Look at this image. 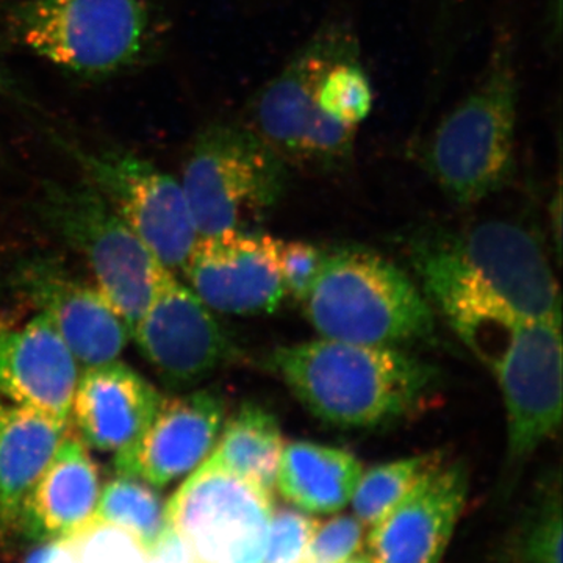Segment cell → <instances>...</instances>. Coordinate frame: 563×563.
I'll use <instances>...</instances> for the list:
<instances>
[{
  "label": "cell",
  "instance_id": "8992f818",
  "mask_svg": "<svg viewBox=\"0 0 563 563\" xmlns=\"http://www.w3.org/2000/svg\"><path fill=\"white\" fill-rule=\"evenodd\" d=\"M290 165L246 124H211L192 141L180 185L199 236L243 231L282 201Z\"/></svg>",
  "mask_w": 563,
  "mask_h": 563
},
{
  "label": "cell",
  "instance_id": "2e32d148",
  "mask_svg": "<svg viewBox=\"0 0 563 563\" xmlns=\"http://www.w3.org/2000/svg\"><path fill=\"white\" fill-rule=\"evenodd\" d=\"M224 422V401L213 391L163 398L150 426L114 454L121 476L163 488L188 476L213 451Z\"/></svg>",
  "mask_w": 563,
  "mask_h": 563
},
{
  "label": "cell",
  "instance_id": "5bb4252c",
  "mask_svg": "<svg viewBox=\"0 0 563 563\" xmlns=\"http://www.w3.org/2000/svg\"><path fill=\"white\" fill-rule=\"evenodd\" d=\"M14 287L49 318L85 369L120 358L131 328L99 288L73 276L60 262L35 257L18 266Z\"/></svg>",
  "mask_w": 563,
  "mask_h": 563
},
{
  "label": "cell",
  "instance_id": "d4e9b609",
  "mask_svg": "<svg viewBox=\"0 0 563 563\" xmlns=\"http://www.w3.org/2000/svg\"><path fill=\"white\" fill-rule=\"evenodd\" d=\"M317 101L322 117L342 128L358 131L369 117L374 91L372 80L363 68L358 41L340 52L322 70Z\"/></svg>",
  "mask_w": 563,
  "mask_h": 563
},
{
  "label": "cell",
  "instance_id": "4dcf8cb0",
  "mask_svg": "<svg viewBox=\"0 0 563 563\" xmlns=\"http://www.w3.org/2000/svg\"><path fill=\"white\" fill-rule=\"evenodd\" d=\"M551 27L555 31V36L561 33L562 24V0H550Z\"/></svg>",
  "mask_w": 563,
  "mask_h": 563
},
{
  "label": "cell",
  "instance_id": "ba28073f",
  "mask_svg": "<svg viewBox=\"0 0 563 563\" xmlns=\"http://www.w3.org/2000/svg\"><path fill=\"white\" fill-rule=\"evenodd\" d=\"M40 211L47 225L79 252L96 287L133 328L146 310L165 266L87 180L49 184Z\"/></svg>",
  "mask_w": 563,
  "mask_h": 563
},
{
  "label": "cell",
  "instance_id": "ac0fdd59",
  "mask_svg": "<svg viewBox=\"0 0 563 563\" xmlns=\"http://www.w3.org/2000/svg\"><path fill=\"white\" fill-rule=\"evenodd\" d=\"M99 470L85 443L65 439L22 504L20 526L41 543L80 542L102 531Z\"/></svg>",
  "mask_w": 563,
  "mask_h": 563
},
{
  "label": "cell",
  "instance_id": "7402d4cb",
  "mask_svg": "<svg viewBox=\"0 0 563 563\" xmlns=\"http://www.w3.org/2000/svg\"><path fill=\"white\" fill-rule=\"evenodd\" d=\"M284 435L276 415L244 402L224 426L210 455L232 473L274 495Z\"/></svg>",
  "mask_w": 563,
  "mask_h": 563
},
{
  "label": "cell",
  "instance_id": "30bf717a",
  "mask_svg": "<svg viewBox=\"0 0 563 563\" xmlns=\"http://www.w3.org/2000/svg\"><path fill=\"white\" fill-rule=\"evenodd\" d=\"M91 184L169 272L184 268L198 240L180 180L125 151L87 150L57 136Z\"/></svg>",
  "mask_w": 563,
  "mask_h": 563
},
{
  "label": "cell",
  "instance_id": "484cf974",
  "mask_svg": "<svg viewBox=\"0 0 563 563\" xmlns=\"http://www.w3.org/2000/svg\"><path fill=\"white\" fill-rule=\"evenodd\" d=\"M442 461V453L410 455L362 473L351 498L354 517L365 528H372L412 490L429 470Z\"/></svg>",
  "mask_w": 563,
  "mask_h": 563
},
{
  "label": "cell",
  "instance_id": "4316f807",
  "mask_svg": "<svg viewBox=\"0 0 563 563\" xmlns=\"http://www.w3.org/2000/svg\"><path fill=\"white\" fill-rule=\"evenodd\" d=\"M318 523L299 509H274L263 563H309V544Z\"/></svg>",
  "mask_w": 563,
  "mask_h": 563
},
{
  "label": "cell",
  "instance_id": "1f68e13d",
  "mask_svg": "<svg viewBox=\"0 0 563 563\" xmlns=\"http://www.w3.org/2000/svg\"><path fill=\"white\" fill-rule=\"evenodd\" d=\"M344 563H372V561H369L368 555H366V554H358V555H355L354 559H351V561H347V562H344Z\"/></svg>",
  "mask_w": 563,
  "mask_h": 563
},
{
  "label": "cell",
  "instance_id": "ffe728a7",
  "mask_svg": "<svg viewBox=\"0 0 563 563\" xmlns=\"http://www.w3.org/2000/svg\"><path fill=\"white\" fill-rule=\"evenodd\" d=\"M65 422L0 404V525L18 528L22 504L66 439Z\"/></svg>",
  "mask_w": 563,
  "mask_h": 563
},
{
  "label": "cell",
  "instance_id": "9c48e42d",
  "mask_svg": "<svg viewBox=\"0 0 563 563\" xmlns=\"http://www.w3.org/2000/svg\"><path fill=\"white\" fill-rule=\"evenodd\" d=\"M273 498L209 455L169 499L166 523L187 563H263Z\"/></svg>",
  "mask_w": 563,
  "mask_h": 563
},
{
  "label": "cell",
  "instance_id": "8fae6325",
  "mask_svg": "<svg viewBox=\"0 0 563 563\" xmlns=\"http://www.w3.org/2000/svg\"><path fill=\"white\" fill-rule=\"evenodd\" d=\"M562 354V318H550L515 325L490 363L506 409L510 472L561 429Z\"/></svg>",
  "mask_w": 563,
  "mask_h": 563
},
{
  "label": "cell",
  "instance_id": "7c38bea8",
  "mask_svg": "<svg viewBox=\"0 0 563 563\" xmlns=\"http://www.w3.org/2000/svg\"><path fill=\"white\" fill-rule=\"evenodd\" d=\"M213 310L173 272L163 268L131 339L166 384L190 387L225 365L235 347Z\"/></svg>",
  "mask_w": 563,
  "mask_h": 563
},
{
  "label": "cell",
  "instance_id": "5b68a950",
  "mask_svg": "<svg viewBox=\"0 0 563 563\" xmlns=\"http://www.w3.org/2000/svg\"><path fill=\"white\" fill-rule=\"evenodd\" d=\"M355 41L351 25H322L252 98L247 128L290 168L339 173L354 162L357 131L322 117L317 88L325 66Z\"/></svg>",
  "mask_w": 563,
  "mask_h": 563
},
{
  "label": "cell",
  "instance_id": "cb8c5ba5",
  "mask_svg": "<svg viewBox=\"0 0 563 563\" xmlns=\"http://www.w3.org/2000/svg\"><path fill=\"white\" fill-rule=\"evenodd\" d=\"M562 484L550 474L507 539L510 563H563Z\"/></svg>",
  "mask_w": 563,
  "mask_h": 563
},
{
  "label": "cell",
  "instance_id": "44dd1931",
  "mask_svg": "<svg viewBox=\"0 0 563 563\" xmlns=\"http://www.w3.org/2000/svg\"><path fill=\"white\" fill-rule=\"evenodd\" d=\"M362 473V462L347 451L291 442L282 450L276 487L302 512L336 514L350 504Z\"/></svg>",
  "mask_w": 563,
  "mask_h": 563
},
{
  "label": "cell",
  "instance_id": "277c9868",
  "mask_svg": "<svg viewBox=\"0 0 563 563\" xmlns=\"http://www.w3.org/2000/svg\"><path fill=\"white\" fill-rule=\"evenodd\" d=\"M303 303L322 339L391 346L431 339V303L395 263L363 247L328 250Z\"/></svg>",
  "mask_w": 563,
  "mask_h": 563
},
{
  "label": "cell",
  "instance_id": "d6986e66",
  "mask_svg": "<svg viewBox=\"0 0 563 563\" xmlns=\"http://www.w3.org/2000/svg\"><path fill=\"white\" fill-rule=\"evenodd\" d=\"M163 396L141 374L114 361L85 369L70 413L81 440L103 453H120L140 439Z\"/></svg>",
  "mask_w": 563,
  "mask_h": 563
},
{
  "label": "cell",
  "instance_id": "603a6c76",
  "mask_svg": "<svg viewBox=\"0 0 563 563\" xmlns=\"http://www.w3.org/2000/svg\"><path fill=\"white\" fill-rule=\"evenodd\" d=\"M98 521L102 529L125 533L150 561L165 553L174 542L161 495L135 477L118 474L117 479L106 485L99 498Z\"/></svg>",
  "mask_w": 563,
  "mask_h": 563
},
{
  "label": "cell",
  "instance_id": "e0dca14e",
  "mask_svg": "<svg viewBox=\"0 0 563 563\" xmlns=\"http://www.w3.org/2000/svg\"><path fill=\"white\" fill-rule=\"evenodd\" d=\"M79 363L49 318L36 314L22 328H0V393L68 424Z\"/></svg>",
  "mask_w": 563,
  "mask_h": 563
},
{
  "label": "cell",
  "instance_id": "4fadbf2b",
  "mask_svg": "<svg viewBox=\"0 0 563 563\" xmlns=\"http://www.w3.org/2000/svg\"><path fill=\"white\" fill-rule=\"evenodd\" d=\"M279 239L228 231L198 236L181 272L209 309L235 317L269 314L284 303Z\"/></svg>",
  "mask_w": 563,
  "mask_h": 563
},
{
  "label": "cell",
  "instance_id": "6da1fadb",
  "mask_svg": "<svg viewBox=\"0 0 563 563\" xmlns=\"http://www.w3.org/2000/svg\"><path fill=\"white\" fill-rule=\"evenodd\" d=\"M422 295L477 355L525 321L562 318L561 292L542 240L521 222L488 220L410 239Z\"/></svg>",
  "mask_w": 563,
  "mask_h": 563
},
{
  "label": "cell",
  "instance_id": "52a82bcc",
  "mask_svg": "<svg viewBox=\"0 0 563 563\" xmlns=\"http://www.w3.org/2000/svg\"><path fill=\"white\" fill-rule=\"evenodd\" d=\"M7 22L25 49L84 77L135 65L151 29L146 0H21Z\"/></svg>",
  "mask_w": 563,
  "mask_h": 563
},
{
  "label": "cell",
  "instance_id": "9a60e30c",
  "mask_svg": "<svg viewBox=\"0 0 563 563\" xmlns=\"http://www.w3.org/2000/svg\"><path fill=\"white\" fill-rule=\"evenodd\" d=\"M470 492L463 462H440L366 537L372 563H440Z\"/></svg>",
  "mask_w": 563,
  "mask_h": 563
},
{
  "label": "cell",
  "instance_id": "f546056e",
  "mask_svg": "<svg viewBox=\"0 0 563 563\" xmlns=\"http://www.w3.org/2000/svg\"><path fill=\"white\" fill-rule=\"evenodd\" d=\"M25 563H84L79 542H49L36 548Z\"/></svg>",
  "mask_w": 563,
  "mask_h": 563
},
{
  "label": "cell",
  "instance_id": "7a4b0ae2",
  "mask_svg": "<svg viewBox=\"0 0 563 563\" xmlns=\"http://www.w3.org/2000/svg\"><path fill=\"white\" fill-rule=\"evenodd\" d=\"M266 365L314 418L340 429L401 421L440 383L435 366L407 352L331 339L276 347Z\"/></svg>",
  "mask_w": 563,
  "mask_h": 563
},
{
  "label": "cell",
  "instance_id": "3957f363",
  "mask_svg": "<svg viewBox=\"0 0 563 563\" xmlns=\"http://www.w3.org/2000/svg\"><path fill=\"white\" fill-rule=\"evenodd\" d=\"M518 102L512 40L499 36L476 87L440 121L418 157L455 206H476L512 177Z\"/></svg>",
  "mask_w": 563,
  "mask_h": 563
},
{
  "label": "cell",
  "instance_id": "83f0119b",
  "mask_svg": "<svg viewBox=\"0 0 563 563\" xmlns=\"http://www.w3.org/2000/svg\"><path fill=\"white\" fill-rule=\"evenodd\" d=\"M365 526L354 515L318 523L309 544V563H344L361 554Z\"/></svg>",
  "mask_w": 563,
  "mask_h": 563
},
{
  "label": "cell",
  "instance_id": "f1b7e54d",
  "mask_svg": "<svg viewBox=\"0 0 563 563\" xmlns=\"http://www.w3.org/2000/svg\"><path fill=\"white\" fill-rule=\"evenodd\" d=\"M328 250L317 244L299 242H280L279 265L285 296L292 301L303 302L314 280L320 276Z\"/></svg>",
  "mask_w": 563,
  "mask_h": 563
}]
</instances>
